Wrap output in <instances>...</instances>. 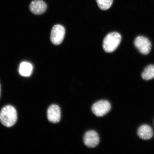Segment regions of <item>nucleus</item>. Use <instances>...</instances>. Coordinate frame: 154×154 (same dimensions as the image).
<instances>
[{
    "instance_id": "10",
    "label": "nucleus",
    "mask_w": 154,
    "mask_h": 154,
    "mask_svg": "<svg viewBox=\"0 0 154 154\" xmlns=\"http://www.w3.org/2000/svg\"><path fill=\"white\" fill-rule=\"evenodd\" d=\"M32 65L30 63L23 62L21 63L19 68V72L21 75L28 77L32 74Z\"/></svg>"
},
{
    "instance_id": "9",
    "label": "nucleus",
    "mask_w": 154,
    "mask_h": 154,
    "mask_svg": "<svg viewBox=\"0 0 154 154\" xmlns=\"http://www.w3.org/2000/svg\"><path fill=\"white\" fill-rule=\"evenodd\" d=\"M153 134L152 129L147 125H142L138 129V135L141 139L149 140L152 137Z\"/></svg>"
},
{
    "instance_id": "3",
    "label": "nucleus",
    "mask_w": 154,
    "mask_h": 154,
    "mask_svg": "<svg viewBox=\"0 0 154 154\" xmlns=\"http://www.w3.org/2000/svg\"><path fill=\"white\" fill-rule=\"evenodd\" d=\"M111 105L108 101L102 100L96 102L92 106V111L96 116H103L110 111Z\"/></svg>"
},
{
    "instance_id": "5",
    "label": "nucleus",
    "mask_w": 154,
    "mask_h": 154,
    "mask_svg": "<svg viewBox=\"0 0 154 154\" xmlns=\"http://www.w3.org/2000/svg\"><path fill=\"white\" fill-rule=\"evenodd\" d=\"M135 46L140 53L144 55L149 54L151 49V42L147 38L138 36L134 40Z\"/></svg>"
},
{
    "instance_id": "4",
    "label": "nucleus",
    "mask_w": 154,
    "mask_h": 154,
    "mask_svg": "<svg viewBox=\"0 0 154 154\" xmlns=\"http://www.w3.org/2000/svg\"><path fill=\"white\" fill-rule=\"evenodd\" d=\"M65 30L64 27L61 25L57 24L52 29L51 40L54 45H59L62 43L65 37Z\"/></svg>"
},
{
    "instance_id": "13",
    "label": "nucleus",
    "mask_w": 154,
    "mask_h": 154,
    "mask_svg": "<svg viewBox=\"0 0 154 154\" xmlns=\"http://www.w3.org/2000/svg\"><path fill=\"white\" fill-rule=\"evenodd\" d=\"M1 84H0V97H1Z\"/></svg>"
},
{
    "instance_id": "7",
    "label": "nucleus",
    "mask_w": 154,
    "mask_h": 154,
    "mask_svg": "<svg viewBox=\"0 0 154 154\" xmlns=\"http://www.w3.org/2000/svg\"><path fill=\"white\" fill-rule=\"evenodd\" d=\"M84 142V144L87 147L90 148L95 147L99 143V136L95 131H88L85 134Z\"/></svg>"
},
{
    "instance_id": "11",
    "label": "nucleus",
    "mask_w": 154,
    "mask_h": 154,
    "mask_svg": "<svg viewBox=\"0 0 154 154\" xmlns=\"http://www.w3.org/2000/svg\"><path fill=\"white\" fill-rule=\"evenodd\" d=\"M142 77L144 80H149L154 78V65H151L144 69Z\"/></svg>"
},
{
    "instance_id": "8",
    "label": "nucleus",
    "mask_w": 154,
    "mask_h": 154,
    "mask_svg": "<svg viewBox=\"0 0 154 154\" xmlns=\"http://www.w3.org/2000/svg\"><path fill=\"white\" fill-rule=\"evenodd\" d=\"M47 118L50 122L53 123L58 122L61 119V111L58 106L51 105L47 110Z\"/></svg>"
},
{
    "instance_id": "12",
    "label": "nucleus",
    "mask_w": 154,
    "mask_h": 154,
    "mask_svg": "<svg viewBox=\"0 0 154 154\" xmlns=\"http://www.w3.org/2000/svg\"><path fill=\"white\" fill-rule=\"evenodd\" d=\"M98 6L102 10L109 9L112 5L113 0H96Z\"/></svg>"
},
{
    "instance_id": "6",
    "label": "nucleus",
    "mask_w": 154,
    "mask_h": 154,
    "mask_svg": "<svg viewBox=\"0 0 154 154\" xmlns=\"http://www.w3.org/2000/svg\"><path fill=\"white\" fill-rule=\"evenodd\" d=\"M47 5L43 0H33L31 2L29 8L31 12L36 15H40L45 12Z\"/></svg>"
},
{
    "instance_id": "1",
    "label": "nucleus",
    "mask_w": 154,
    "mask_h": 154,
    "mask_svg": "<svg viewBox=\"0 0 154 154\" xmlns=\"http://www.w3.org/2000/svg\"><path fill=\"white\" fill-rule=\"evenodd\" d=\"M17 113L16 109L11 105H7L0 112V121L4 126L10 128L16 122Z\"/></svg>"
},
{
    "instance_id": "2",
    "label": "nucleus",
    "mask_w": 154,
    "mask_h": 154,
    "mask_svg": "<svg viewBox=\"0 0 154 154\" xmlns=\"http://www.w3.org/2000/svg\"><path fill=\"white\" fill-rule=\"evenodd\" d=\"M121 40V35L118 32H113L108 34L103 41L104 50L108 53L112 52L120 45Z\"/></svg>"
}]
</instances>
